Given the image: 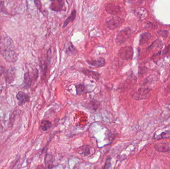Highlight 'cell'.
<instances>
[{
	"label": "cell",
	"instance_id": "obj_7",
	"mask_svg": "<svg viewBox=\"0 0 170 169\" xmlns=\"http://www.w3.org/2000/svg\"><path fill=\"white\" fill-rule=\"evenodd\" d=\"M105 8L107 13L114 16H119L118 15L122 12V8L119 4H107Z\"/></svg>",
	"mask_w": 170,
	"mask_h": 169
},
{
	"label": "cell",
	"instance_id": "obj_21",
	"mask_svg": "<svg viewBox=\"0 0 170 169\" xmlns=\"http://www.w3.org/2000/svg\"><path fill=\"white\" fill-rule=\"evenodd\" d=\"M76 16V11L75 10H73L71 13L70 16L67 18L65 20L64 22L63 23V27L65 28L66 26L68 25V24L71 22H74Z\"/></svg>",
	"mask_w": 170,
	"mask_h": 169
},
{
	"label": "cell",
	"instance_id": "obj_1",
	"mask_svg": "<svg viewBox=\"0 0 170 169\" xmlns=\"http://www.w3.org/2000/svg\"><path fill=\"white\" fill-rule=\"evenodd\" d=\"M14 47L13 41L9 36L5 35L0 37V54L2 55L13 51Z\"/></svg>",
	"mask_w": 170,
	"mask_h": 169
},
{
	"label": "cell",
	"instance_id": "obj_12",
	"mask_svg": "<svg viewBox=\"0 0 170 169\" xmlns=\"http://www.w3.org/2000/svg\"><path fill=\"white\" fill-rule=\"evenodd\" d=\"M136 16L140 20H145L148 15L147 10L144 8H138L134 11Z\"/></svg>",
	"mask_w": 170,
	"mask_h": 169
},
{
	"label": "cell",
	"instance_id": "obj_5",
	"mask_svg": "<svg viewBox=\"0 0 170 169\" xmlns=\"http://www.w3.org/2000/svg\"><path fill=\"white\" fill-rule=\"evenodd\" d=\"M131 96L135 100H145L150 96V90L147 87H141L135 92L131 93Z\"/></svg>",
	"mask_w": 170,
	"mask_h": 169
},
{
	"label": "cell",
	"instance_id": "obj_8",
	"mask_svg": "<svg viewBox=\"0 0 170 169\" xmlns=\"http://www.w3.org/2000/svg\"><path fill=\"white\" fill-rule=\"evenodd\" d=\"M51 60V51L50 49L48 50L46 54V56L40 60V67L44 75H46V71Z\"/></svg>",
	"mask_w": 170,
	"mask_h": 169
},
{
	"label": "cell",
	"instance_id": "obj_13",
	"mask_svg": "<svg viewBox=\"0 0 170 169\" xmlns=\"http://www.w3.org/2000/svg\"><path fill=\"white\" fill-rule=\"evenodd\" d=\"M87 62L91 67L97 68L102 67L106 64V60L103 58H99L98 59L92 61L87 60Z\"/></svg>",
	"mask_w": 170,
	"mask_h": 169
},
{
	"label": "cell",
	"instance_id": "obj_2",
	"mask_svg": "<svg viewBox=\"0 0 170 169\" xmlns=\"http://www.w3.org/2000/svg\"><path fill=\"white\" fill-rule=\"evenodd\" d=\"M124 22V18L119 16L111 15L106 18L105 20L106 25L107 28L111 30H114L119 28Z\"/></svg>",
	"mask_w": 170,
	"mask_h": 169
},
{
	"label": "cell",
	"instance_id": "obj_16",
	"mask_svg": "<svg viewBox=\"0 0 170 169\" xmlns=\"http://www.w3.org/2000/svg\"><path fill=\"white\" fill-rule=\"evenodd\" d=\"M100 105H101V102H99V101L95 99H92V100L90 101L89 102L86 103L85 107L89 109L90 110H93L95 111L99 108Z\"/></svg>",
	"mask_w": 170,
	"mask_h": 169
},
{
	"label": "cell",
	"instance_id": "obj_6",
	"mask_svg": "<svg viewBox=\"0 0 170 169\" xmlns=\"http://www.w3.org/2000/svg\"><path fill=\"white\" fill-rule=\"evenodd\" d=\"M119 55L121 59L124 60H131L133 55V50L131 46H125L119 49Z\"/></svg>",
	"mask_w": 170,
	"mask_h": 169
},
{
	"label": "cell",
	"instance_id": "obj_10",
	"mask_svg": "<svg viewBox=\"0 0 170 169\" xmlns=\"http://www.w3.org/2000/svg\"><path fill=\"white\" fill-rule=\"evenodd\" d=\"M17 98L18 101V105L23 106L30 101V97L28 94L23 91H19L17 94Z\"/></svg>",
	"mask_w": 170,
	"mask_h": 169
},
{
	"label": "cell",
	"instance_id": "obj_28",
	"mask_svg": "<svg viewBox=\"0 0 170 169\" xmlns=\"http://www.w3.org/2000/svg\"><path fill=\"white\" fill-rule=\"evenodd\" d=\"M110 166H111V159L109 158L106 161V164L102 169H109Z\"/></svg>",
	"mask_w": 170,
	"mask_h": 169
},
{
	"label": "cell",
	"instance_id": "obj_4",
	"mask_svg": "<svg viewBox=\"0 0 170 169\" xmlns=\"http://www.w3.org/2000/svg\"><path fill=\"white\" fill-rule=\"evenodd\" d=\"M38 76V71L37 69H35L32 72H25L24 75L23 83L25 87L29 88L31 87L33 81H36Z\"/></svg>",
	"mask_w": 170,
	"mask_h": 169
},
{
	"label": "cell",
	"instance_id": "obj_17",
	"mask_svg": "<svg viewBox=\"0 0 170 169\" xmlns=\"http://www.w3.org/2000/svg\"><path fill=\"white\" fill-rule=\"evenodd\" d=\"M15 79V69L13 68H10L6 72V79L8 84H11L13 82Z\"/></svg>",
	"mask_w": 170,
	"mask_h": 169
},
{
	"label": "cell",
	"instance_id": "obj_24",
	"mask_svg": "<svg viewBox=\"0 0 170 169\" xmlns=\"http://www.w3.org/2000/svg\"><path fill=\"white\" fill-rule=\"evenodd\" d=\"M81 154L84 155L85 156H88L90 154L91 148L89 145H85L82 147V149H80Z\"/></svg>",
	"mask_w": 170,
	"mask_h": 169
},
{
	"label": "cell",
	"instance_id": "obj_20",
	"mask_svg": "<svg viewBox=\"0 0 170 169\" xmlns=\"http://www.w3.org/2000/svg\"><path fill=\"white\" fill-rule=\"evenodd\" d=\"M75 88H76V93L77 95H82L85 93H87V92H89L87 90V88L84 84H78L75 85Z\"/></svg>",
	"mask_w": 170,
	"mask_h": 169
},
{
	"label": "cell",
	"instance_id": "obj_30",
	"mask_svg": "<svg viewBox=\"0 0 170 169\" xmlns=\"http://www.w3.org/2000/svg\"><path fill=\"white\" fill-rule=\"evenodd\" d=\"M35 169H46V168L43 165H40L37 166Z\"/></svg>",
	"mask_w": 170,
	"mask_h": 169
},
{
	"label": "cell",
	"instance_id": "obj_14",
	"mask_svg": "<svg viewBox=\"0 0 170 169\" xmlns=\"http://www.w3.org/2000/svg\"><path fill=\"white\" fill-rule=\"evenodd\" d=\"M81 72L87 77L92 78L97 81H99L101 77V74L97 72L90 71L87 69H82Z\"/></svg>",
	"mask_w": 170,
	"mask_h": 169
},
{
	"label": "cell",
	"instance_id": "obj_29",
	"mask_svg": "<svg viewBox=\"0 0 170 169\" xmlns=\"http://www.w3.org/2000/svg\"><path fill=\"white\" fill-rule=\"evenodd\" d=\"M6 72L5 67L3 66H0V76H2L3 74L4 73Z\"/></svg>",
	"mask_w": 170,
	"mask_h": 169
},
{
	"label": "cell",
	"instance_id": "obj_11",
	"mask_svg": "<svg viewBox=\"0 0 170 169\" xmlns=\"http://www.w3.org/2000/svg\"><path fill=\"white\" fill-rule=\"evenodd\" d=\"M64 50L65 53L68 55H73L77 52V50L75 47L70 41H68L65 44Z\"/></svg>",
	"mask_w": 170,
	"mask_h": 169
},
{
	"label": "cell",
	"instance_id": "obj_3",
	"mask_svg": "<svg viewBox=\"0 0 170 169\" xmlns=\"http://www.w3.org/2000/svg\"><path fill=\"white\" fill-rule=\"evenodd\" d=\"M132 30L129 27H126L118 32L116 38V43L118 45L123 44L130 38L132 34Z\"/></svg>",
	"mask_w": 170,
	"mask_h": 169
},
{
	"label": "cell",
	"instance_id": "obj_9",
	"mask_svg": "<svg viewBox=\"0 0 170 169\" xmlns=\"http://www.w3.org/2000/svg\"><path fill=\"white\" fill-rule=\"evenodd\" d=\"M65 7V2L64 1L55 0L51 1L50 5L49 8L51 11L55 12H61L63 11Z\"/></svg>",
	"mask_w": 170,
	"mask_h": 169
},
{
	"label": "cell",
	"instance_id": "obj_23",
	"mask_svg": "<svg viewBox=\"0 0 170 169\" xmlns=\"http://www.w3.org/2000/svg\"><path fill=\"white\" fill-rule=\"evenodd\" d=\"M158 80V77L156 75H150L148 77H147L145 79V80L144 81V86L145 85H151V84L153 83L156 82V81Z\"/></svg>",
	"mask_w": 170,
	"mask_h": 169
},
{
	"label": "cell",
	"instance_id": "obj_15",
	"mask_svg": "<svg viewBox=\"0 0 170 169\" xmlns=\"http://www.w3.org/2000/svg\"><path fill=\"white\" fill-rule=\"evenodd\" d=\"M156 150L160 152H168L170 151V147L168 143L167 142H159L157 143L154 146Z\"/></svg>",
	"mask_w": 170,
	"mask_h": 169
},
{
	"label": "cell",
	"instance_id": "obj_18",
	"mask_svg": "<svg viewBox=\"0 0 170 169\" xmlns=\"http://www.w3.org/2000/svg\"><path fill=\"white\" fill-rule=\"evenodd\" d=\"M151 38H152V34L150 32H146L142 33L140 37L139 44L140 45H144L147 44Z\"/></svg>",
	"mask_w": 170,
	"mask_h": 169
},
{
	"label": "cell",
	"instance_id": "obj_27",
	"mask_svg": "<svg viewBox=\"0 0 170 169\" xmlns=\"http://www.w3.org/2000/svg\"><path fill=\"white\" fill-rule=\"evenodd\" d=\"M158 33L161 36H162V37H163L164 38H166L168 35V32L167 31H166V30H161L159 31Z\"/></svg>",
	"mask_w": 170,
	"mask_h": 169
},
{
	"label": "cell",
	"instance_id": "obj_25",
	"mask_svg": "<svg viewBox=\"0 0 170 169\" xmlns=\"http://www.w3.org/2000/svg\"><path fill=\"white\" fill-rule=\"evenodd\" d=\"M0 12L6 15L8 13L7 9L5 8L4 2L3 1H0Z\"/></svg>",
	"mask_w": 170,
	"mask_h": 169
},
{
	"label": "cell",
	"instance_id": "obj_26",
	"mask_svg": "<svg viewBox=\"0 0 170 169\" xmlns=\"http://www.w3.org/2000/svg\"><path fill=\"white\" fill-rule=\"evenodd\" d=\"M35 6L37 7V8H38V10L40 11V12L42 13V4L40 1H35Z\"/></svg>",
	"mask_w": 170,
	"mask_h": 169
},
{
	"label": "cell",
	"instance_id": "obj_22",
	"mask_svg": "<svg viewBox=\"0 0 170 169\" xmlns=\"http://www.w3.org/2000/svg\"><path fill=\"white\" fill-rule=\"evenodd\" d=\"M52 126V123L48 120H42L40 123V128L43 131H47Z\"/></svg>",
	"mask_w": 170,
	"mask_h": 169
},
{
	"label": "cell",
	"instance_id": "obj_19",
	"mask_svg": "<svg viewBox=\"0 0 170 169\" xmlns=\"http://www.w3.org/2000/svg\"><path fill=\"white\" fill-rule=\"evenodd\" d=\"M170 138V129L164 130L159 133H156L154 136V138L156 140Z\"/></svg>",
	"mask_w": 170,
	"mask_h": 169
}]
</instances>
